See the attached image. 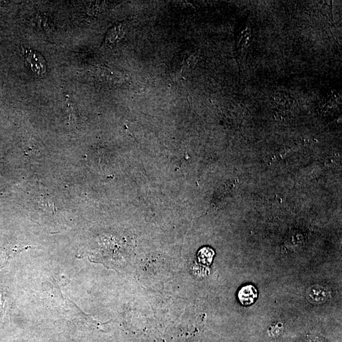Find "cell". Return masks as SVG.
Here are the masks:
<instances>
[{"label": "cell", "instance_id": "obj_1", "mask_svg": "<svg viewBox=\"0 0 342 342\" xmlns=\"http://www.w3.org/2000/svg\"><path fill=\"white\" fill-rule=\"evenodd\" d=\"M24 57L28 67L35 75L43 77L47 71V63L40 52L31 49L24 50Z\"/></svg>", "mask_w": 342, "mask_h": 342}, {"label": "cell", "instance_id": "obj_2", "mask_svg": "<svg viewBox=\"0 0 342 342\" xmlns=\"http://www.w3.org/2000/svg\"><path fill=\"white\" fill-rule=\"evenodd\" d=\"M307 296L309 302L315 304H321L328 299L329 293L326 288L315 285L308 290Z\"/></svg>", "mask_w": 342, "mask_h": 342}, {"label": "cell", "instance_id": "obj_3", "mask_svg": "<svg viewBox=\"0 0 342 342\" xmlns=\"http://www.w3.org/2000/svg\"><path fill=\"white\" fill-rule=\"evenodd\" d=\"M258 293L256 288L252 285L243 286L238 292V297L242 305L248 306L252 305L256 300Z\"/></svg>", "mask_w": 342, "mask_h": 342}, {"label": "cell", "instance_id": "obj_4", "mask_svg": "<svg viewBox=\"0 0 342 342\" xmlns=\"http://www.w3.org/2000/svg\"><path fill=\"white\" fill-rule=\"evenodd\" d=\"M124 36V28L122 25L115 26L108 31L107 36V42L109 44H114L119 41Z\"/></svg>", "mask_w": 342, "mask_h": 342}, {"label": "cell", "instance_id": "obj_5", "mask_svg": "<svg viewBox=\"0 0 342 342\" xmlns=\"http://www.w3.org/2000/svg\"><path fill=\"white\" fill-rule=\"evenodd\" d=\"M214 255V252L213 249L209 247H204L200 250L199 252V257L200 261L207 262V264H210L213 261V257Z\"/></svg>", "mask_w": 342, "mask_h": 342}]
</instances>
